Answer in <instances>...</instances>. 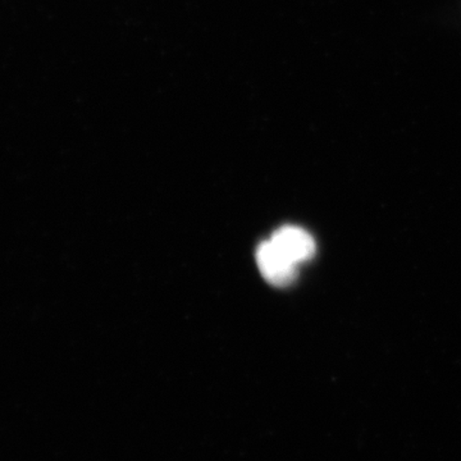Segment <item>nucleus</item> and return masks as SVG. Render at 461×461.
<instances>
[{
    "label": "nucleus",
    "instance_id": "obj_1",
    "mask_svg": "<svg viewBox=\"0 0 461 461\" xmlns=\"http://www.w3.org/2000/svg\"><path fill=\"white\" fill-rule=\"evenodd\" d=\"M257 263L263 277L273 286H288L296 280L299 266L285 257L271 240L258 248Z\"/></svg>",
    "mask_w": 461,
    "mask_h": 461
},
{
    "label": "nucleus",
    "instance_id": "obj_2",
    "mask_svg": "<svg viewBox=\"0 0 461 461\" xmlns=\"http://www.w3.org/2000/svg\"><path fill=\"white\" fill-rule=\"evenodd\" d=\"M271 241L294 264L309 262L315 256L317 245L311 233L302 227L284 226L273 233Z\"/></svg>",
    "mask_w": 461,
    "mask_h": 461
}]
</instances>
